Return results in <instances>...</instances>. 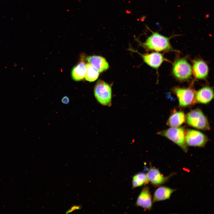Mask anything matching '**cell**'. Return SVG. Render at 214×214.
Instances as JSON below:
<instances>
[{
	"label": "cell",
	"mask_w": 214,
	"mask_h": 214,
	"mask_svg": "<svg viewBox=\"0 0 214 214\" xmlns=\"http://www.w3.org/2000/svg\"><path fill=\"white\" fill-rule=\"evenodd\" d=\"M174 174L164 176L158 169L150 167L146 175L149 182L153 185L158 187L167 182Z\"/></svg>",
	"instance_id": "ba28073f"
},
{
	"label": "cell",
	"mask_w": 214,
	"mask_h": 214,
	"mask_svg": "<svg viewBox=\"0 0 214 214\" xmlns=\"http://www.w3.org/2000/svg\"><path fill=\"white\" fill-rule=\"evenodd\" d=\"M84 59V56L82 57L79 62L72 70V76L75 81H79L85 77L86 69Z\"/></svg>",
	"instance_id": "2e32d148"
},
{
	"label": "cell",
	"mask_w": 214,
	"mask_h": 214,
	"mask_svg": "<svg viewBox=\"0 0 214 214\" xmlns=\"http://www.w3.org/2000/svg\"><path fill=\"white\" fill-rule=\"evenodd\" d=\"M185 121L189 125L198 129L208 130L210 129L207 117L199 108L188 112L185 115Z\"/></svg>",
	"instance_id": "3957f363"
},
{
	"label": "cell",
	"mask_w": 214,
	"mask_h": 214,
	"mask_svg": "<svg viewBox=\"0 0 214 214\" xmlns=\"http://www.w3.org/2000/svg\"><path fill=\"white\" fill-rule=\"evenodd\" d=\"M185 115L181 111L173 110L166 122L167 125L171 127H179L185 121Z\"/></svg>",
	"instance_id": "9a60e30c"
},
{
	"label": "cell",
	"mask_w": 214,
	"mask_h": 214,
	"mask_svg": "<svg viewBox=\"0 0 214 214\" xmlns=\"http://www.w3.org/2000/svg\"><path fill=\"white\" fill-rule=\"evenodd\" d=\"M95 97L101 104L109 106L112 97L111 89L109 84L101 80L96 83L94 89Z\"/></svg>",
	"instance_id": "277c9868"
},
{
	"label": "cell",
	"mask_w": 214,
	"mask_h": 214,
	"mask_svg": "<svg viewBox=\"0 0 214 214\" xmlns=\"http://www.w3.org/2000/svg\"><path fill=\"white\" fill-rule=\"evenodd\" d=\"M173 141L180 147L185 152L188 151V147L185 141V130L182 127H171L157 133Z\"/></svg>",
	"instance_id": "7a4b0ae2"
},
{
	"label": "cell",
	"mask_w": 214,
	"mask_h": 214,
	"mask_svg": "<svg viewBox=\"0 0 214 214\" xmlns=\"http://www.w3.org/2000/svg\"><path fill=\"white\" fill-rule=\"evenodd\" d=\"M62 103L65 104H68L69 102L68 97L66 96L64 97L62 99Z\"/></svg>",
	"instance_id": "ffe728a7"
},
{
	"label": "cell",
	"mask_w": 214,
	"mask_h": 214,
	"mask_svg": "<svg viewBox=\"0 0 214 214\" xmlns=\"http://www.w3.org/2000/svg\"><path fill=\"white\" fill-rule=\"evenodd\" d=\"M143 45L147 49L157 51L173 50L170 43V38L158 32H152L143 43Z\"/></svg>",
	"instance_id": "6da1fadb"
},
{
	"label": "cell",
	"mask_w": 214,
	"mask_h": 214,
	"mask_svg": "<svg viewBox=\"0 0 214 214\" xmlns=\"http://www.w3.org/2000/svg\"><path fill=\"white\" fill-rule=\"evenodd\" d=\"M176 190L166 186L159 187L154 193L152 202L155 203L169 199L172 194Z\"/></svg>",
	"instance_id": "5bb4252c"
},
{
	"label": "cell",
	"mask_w": 214,
	"mask_h": 214,
	"mask_svg": "<svg viewBox=\"0 0 214 214\" xmlns=\"http://www.w3.org/2000/svg\"><path fill=\"white\" fill-rule=\"evenodd\" d=\"M172 72L176 78L180 81H184L191 77L192 68L187 60L184 58L177 60L174 63Z\"/></svg>",
	"instance_id": "8992f818"
},
{
	"label": "cell",
	"mask_w": 214,
	"mask_h": 214,
	"mask_svg": "<svg viewBox=\"0 0 214 214\" xmlns=\"http://www.w3.org/2000/svg\"><path fill=\"white\" fill-rule=\"evenodd\" d=\"M144 61L151 67L157 69L162 63L166 61L163 55L160 53L154 52L141 55Z\"/></svg>",
	"instance_id": "30bf717a"
},
{
	"label": "cell",
	"mask_w": 214,
	"mask_h": 214,
	"mask_svg": "<svg viewBox=\"0 0 214 214\" xmlns=\"http://www.w3.org/2000/svg\"><path fill=\"white\" fill-rule=\"evenodd\" d=\"M149 182L146 174L144 172H140L133 176L132 181V187L134 188L141 186Z\"/></svg>",
	"instance_id": "e0dca14e"
},
{
	"label": "cell",
	"mask_w": 214,
	"mask_h": 214,
	"mask_svg": "<svg viewBox=\"0 0 214 214\" xmlns=\"http://www.w3.org/2000/svg\"><path fill=\"white\" fill-rule=\"evenodd\" d=\"M86 59L89 63L99 72L105 71L109 68L108 64L107 61L101 56H90L87 57Z\"/></svg>",
	"instance_id": "4fadbf2b"
},
{
	"label": "cell",
	"mask_w": 214,
	"mask_h": 214,
	"mask_svg": "<svg viewBox=\"0 0 214 214\" xmlns=\"http://www.w3.org/2000/svg\"><path fill=\"white\" fill-rule=\"evenodd\" d=\"M81 206L80 205H74L70 209L67 211L66 213V214L70 213L75 210H79L81 209Z\"/></svg>",
	"instance_id": "d6986e66"
},
{
	"label": "cell",
	"mask_w": 214,
	"mask_h": 214,
	"mask_svg": "<svg viewBox=\"0 0 214 214\" xmlns=\"http://www.w3.org/2000/svg\"><path fill=\"white\" fill-rule=\"evenodd\" d=\"M152 196L149 187L144 188L137 199L136 205L150 211L152 207Z\"/></svg>",
	"instance_id": "9c48e42d"
},
{
	"label": "cell",
	"mask_w": 214,
	"mask_h": 214,
	"mask_svg": "<svg viewBox=\"0 0 214 214\" xmlns=\"http://www.w3.org/2000/svg\"><path fill=\"white\" fill-rule=\"evenodd\" d=\"M214 98L213 89L208 86H204L196 92L195 99L196 103L207 104Z\"/></svg>",
	"instance_id": "8fae6325"
},
{
	"label": "cell",
	"mask_w": 214,
	"mask_h": 214,
	"mask_svg": "<svg viewBox=\"0 0 214 214\" xmlns=\"http://www.w3.org/2000/svg\"><path fill=\"white\" fill-rule=\"evenodd\" d=\"M208 141L207 137L199 131L193 129L185 131V141L187 146L203 147Z\"/></svg>",
	"instance_id": "52a82bcc"
},
{
	"label": "cell",
	"mask_w": 214,
	"mask_h": 214,
	"mask_svg": "<svg viewBox=\"0 0 214 214\" xmlns=\"http://www.w3.org/2000/svg\"><path fill=\"white\" fill-rule=\"evenodd\" d=\"M178 100L179 106L182 107H189L196 103V92L193 88L175 87L173 90Z\"/></svg>",
	"instance_id": "5b68a950"
},
{
	"label": "cell",
	"mask_w": 214,
	"mask_h": 214,
	"mask_svg": "<svg viewBox=\"0 0 214 214\" xmlns=\"http://www.w3.org/2000/svg\"><path fill=\"white\" fill-rule=\"evenodd\" d=\"M86 72L85 76L87 81L92 82L96 80L98 78L99 72L89 63L86 64Z\"/></svg>",
	"instance_id": "ac0fdd59"
},
{
	"label": "cell",
	"mask_w": 214,
	"mask_h": 214,
	"mask_svg": "<svg viewBox=\"0 0 214 214\" xmlns=\"http://www.w3.org/2000/svg\"><path fill=\"white\" fill-rule=\"evenodd\" d=\"M192 72L196 78L204 79L208 75V67L205 62L202 60H197L193 62Z\"/></svg>",
	"instance_id": "7c38bea8"
}]
</instances>
